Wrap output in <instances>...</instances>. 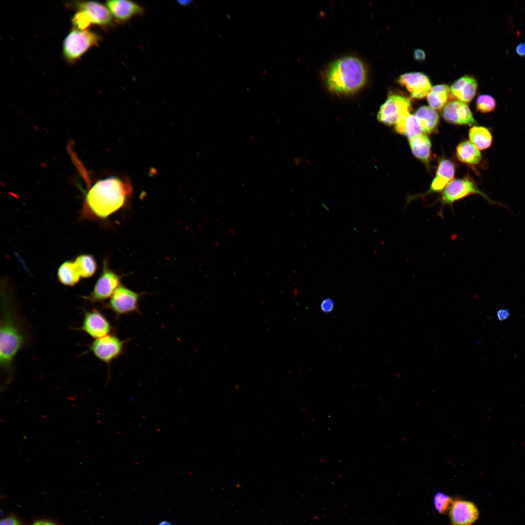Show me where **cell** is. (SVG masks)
<instances>
[{
	"mask_svg": "<svg viewBox=\"0 0 525 525\" xmlns=\"http://www.w3.org/2000/svg\"><path fill=\"white\" fill-rule=\"evenodd\" d=\"M125 343L115 335L109 334L95 339L89 349L96 358L109 365L123 353Z\"/></svg>",
	"mask_w": 525,
	"mask_h": 525,
	"instance_id": "obj_7",
	"label": "cell"
},
{
	"mask_svg": "<svg viewBox=\"0 0 525 525\" xmlns=\"http://www.w3.org/2000/svg\"><path fill=\"white\" fill-rule=\"evenodd\" d=\"M415 115L422 132L431 134L436 131L438 125L439 117L434 109L430 106H422L418 108Z\"/></svg>",
	"mask_w": 525,
	"mask_h": 525,
	"instance_id": "obj_18",
	"label": "cell"
},
{
	"mask_svg": "<svg viewBox=\"0 0 525 525\" xmlns=\"http://www.w3.org/2000/svg\"><path fill=\"white\" fill-rule=\"evenodd\" d=\"M81 330L96 339L110 334L112 326L104 314L92 309L85 313Z\"/></svg>",
	"mask_w": 525,
	"mask_h": 525,
	"instance_id": "obj_11",
	"label": "cell"
},
{
	"mask_svg": "<svg viewBox=\"0 0 525 525\" xmlns=\"http://www.w3.org/2000/svg\"><path fill=\"white\" fill-rule=\"evenodd\" d=\"M395 131L410 139L421 133V130L415 115L408 113L402 117L395 125Z\"/></svg>",
	"mask_w": 525,
	"mask_h": 525,
	"instance_id": "obj_23",
	"label": "cell"
},
{
	"mask_svg": "<svg viewBox=\"0 0 525 525\" xmlns=\"http://www.w3.org/2000/svg\"><path fill=\"white\" fill-rule=\"evenodd\" d=\"M397 82L406 88L411 97L417 99L427 97L432 88L428 77L420 72H411L401 75Z\"/></svg>",
	"mask_w": 525,
	"mask_h": 525,
	"instance_id": "obj_10",
	"label": "cell"
},
{
	"mask_svg": "<svg viewBox=\"0 0 525 525\" xmlns=\"http://www.w3.org/2000/svg\"><path fill=\"white\" fill-rule=\"evenodd\" d=\"M111 14L118 20L124 22L136 15L143 13V9L137 3L130 0H111L106 2Z\"/></svg>",
	"mask_w": 525,
	"mask_h": 525,
	"instance_id": "obj_16",
	"label": "cell"
},
{
	"mask_svg": "<svg viewBox=\"0 0 525 525\" xmlns=\"http://www.w3.org/2000/svg\"><path fill=\"white\" fill-rule=\"evenodd\" d=\"M479 194L491 204H500L490 198L487 194L480 190L476 184L468 178H456L451 180L445 187L438 199L441 204L438 215L443 217V209L445 205L452 208L454 203L472 194Z\"/></svg>",
	"mask_w": 525,
	"mask_h": 525,
	"instance_id": "obj_4",
	"label": "cell"
},
{
	"mask_svg": "<svg viewBox=\"0 0 525 525\" xmlns=\"http://www.w3.org/2000/svg\"><path fill=\"white\" fill-rule=\"evenodd\" d=\"M74 262L81 277L88 278L92 277L97 269V263L94 257L89 254L78 256Z\"/></svg>",
	"mask_w": 525,
	"mask_h": 525,
	"instance_id": "obj_25",
	"label": "cell"
},
{
	"mask_svg": "<svg viewBox=\"0 0 525 525\" xmlns=\"http://www.w3.org/2000/svg\"><path fill=\"white\" fill-rule=\"evenodd\" d=\"M469 137L470 141L479 150L489 148L492 141V137L490 130L483 126H473L469 130Z\"/></svg>",
	"mask_w": 525,
	"mask_h": 525,
	"instance_id": "obj_24",
	"label": "cell"
},
{
	"mask_svg": "<svg viewBox=\"0 0 525 525\" xmlns=\"http://www.w3.org/2000/svg\"><path fill=\"white\" fill-rule=\"evenodd\" d=\"M132 193L130 183L116 176L101 179L89 186L83 210L94 217L105 219L123 207Z\"/></svg>",
	"mask_w": 525,
	"mask_h": 525,
	"instance_id": "obj_1",
	"label": "cell"
},
{
	"mask_svg": "<svg viewBox=\"0 0 525 525\" xmlns=\"http://www.w3.org/2000/svg\"><path fill=\"white\" fill-rule=\"evenodd\" d=\"M478 87L476 80L472 76L464 75L452 85L450 89L453 96L465 104L474 97Z\"/></svg>",
	"mask_w": 525,
	"mask_h": 525,
	"instance_id": "obj_17",
	"label": "cell"
},
{
	"mask_svg": "<svg viewBox=\"0 0 525 525\" xmlns=\"http://www.w3.org/2000/svg\"><path fill=\"white\" fill-rule=\"evenodd\" d=\"M456 155L461 162L470 165L477 164L482 159V155L479 150L468 140L464 141L458 145L456 149Z\"/></svg>",
	"mask_w": 525,
	"mask_h": 525,
	"instance_id": "obj_21",
	"label": "cell"
},
{
	"mask_svg": "<svg viewBox=\"0 0 525 525\" xmlns=\"http://www.w3.org/2000/svg\"><path fill=\"white\" fill-rule=\"evenodd\" d=\"M455 173V166L451 161L447 159L441 160L439 162L435 177L428 191L423 194L411 196L408 199V202L418 197L442 191L453 180Z\"/></svg>",
	"mask_w": 525,
	"mask_h": 525,
	"instance_id": "obj_15",
	"label": "cell"
},
{
	"mask_svg": "<svg viewBox=\"0 0 525 525\" xmlns=\"http://www.w3.org/2000/svg\"><path fill=\"white\" fill-rule=\"evenodd\" d=\"M121 276L108 268L105 262L102 272L92 291L86 298L92 302H101L112 297L121 285Z\"/></svg>",
	"mask_w": 525,
	"mask_h": 525,
	"instance_id": "obj_9",
	"label": "cell"
},
{
	"mask_svg": "<svg viewBox=\"0 0 525 525\" xmlns=\"http://www.w3.org/2000/svg\"><path fill=\"white\" fill-rule=\"evenodd\" d=\"M334 307V301L330 298L324 299L320 304L321 311L326 314L332 312L333 310Z\"/></svg>",
	"mask_w": 525,
	"mask_h": 525,
	"instance_id": "obj_28",
	"label": "cell"
},
{
	"mask_svg": "<svg viewBox=\"0 0 525 525\" xmlns=\"http://www.w3.org/2000/svg\"><path fill=\"white\" fill-rule=\"evenodd\" d=\"M158 525H172V524L169 521H163L161 522Z\"/></svg>",
	"mask_w": 525,
	"mask_h": 525,
	"instance_id": "obj_34",
	"label": "cell"
},
{
	"mask_svg": "<svg viewBox=\"0 0 525 525\" xmlns=\"http://www.w3.org/2000/svg\"><path fill=\"white\" fill-rule=\"evenodd\" d=\"M442 116L453 124L471 126L476 123L468 105L460 101L448 102L444 107Z\"/></svg>",
	"mask_w": 525,
	"mask_h": 525,
	"instance_id": "obj_13",
	"label": "cell"
},
{
	"mask_svg": "<svg viewBox=\"0 0 525 525\" xmlns=\"http://www.w3.org/2000/svg\"><path fill=\"white\" fill-rule=\"evenodd\" d=\"M27 342V335L15 309L5 300L1 307L0 366L6 376L4 387L10 382L13 363Z\"/></svg>",
	"mask_w": 525,
	"mask_h": 525,
	"instance_id": "obj_2",
	"label": "cell"
},
{
	"mask_svg": "<svg viewBox=\"0 0 525 525\" xmlns=\"http://www.w3.org/2000/svg\"><path fill=\"white\" fill-rule=\"evenodd\" d=\"M449 515L452 525H472L477 520L479 511L472 502L456 499L453 501Z\"/></svg>",
	"mask_w": 525,
	"mask_h": 525,
	"instance_id": "obj_12",
	"label": "cell"
},
{
	"mask_svg": "<svg viewBox=\"0 0 525 525\" xmlns=\"http://www.w3.org/2000/svg\"><path fill=\"white\" fill-rule=\"evenodd\" d=\"M476 110L482 113L493 111L496 106V102L493 97L488 94L479 96L476 100Z\"/></svg>",
	"mask_w": 525,
	"mask_h": 525,
	"instance_id": "obj_26",
	"label": "cell"
},
{
	"mask_svg": "<svg viewBox=\"0 0 525 525\" xmlns=\"http://www.w3.org/2000/svg\"><path fill=\"white\" fill-rule=\"evenodd\" d=\"M453 94L450 88L445 84L438 85L433 87L427 96V101L430 107L434 109L440 110L452 98Z\"/></svg>",
	"mask_w": 525,
	"mask_h": 525,
	"instance_id": "obj_20",
	"label": "cell"
},
{
	"mask_svg": "<svg viewBox=\"0 0 525 525\" xmlns=\"http://www.w3.org/2000/svg\"><path fill=\"white\" fill-rule=\"evenodd\" d=\"M414 58L417 61H424L426 58L424 51L420 49L415 50L413 52Z\"/></svg>",
	"mask_w": 525,
	"mask_h": 525,
	"instance_id": "obj_29",
	"label": "cell"
},
{
	"mask_svg": "<svg viewBox=\"0 0 525 525\" xmlns=\"http://www.w3.org/2000/svg\"><path fill=\"white\" fill-rule=\"evenodd\" d=\"M516 52L520 56H525V43H520L516 47Z\"/></svg>",
	"mask_w": 525,
	"mask_h": 525,
	"instance_id": "obj_32",
	"label": "cell"
},
{
	"mask_svg": "<svg viewBox=\"0 0 525 525\" xmlns=\"http://www.w3.org/2000/svg\"><path fill=\"white\" fill-rule=\"evenodd\" d=\"M57 277L61 283L69 286L76 285L81 277L75 262L70 261L65 262L60 266Z\"/></svg>",
	"mask_w": 525,
	"mask_h": 525,
	"instance_id": "obj_22",
	"label": "cell"
},
{
	"mask_svg": "<svg viewBox=\"0 0 525 525\" xmlns=\"http://www.w3.org/2000/svg\"><path fill=\"white\" fill-rule=\"evenodd\" d=\"M0 525H20L19 521L15 517H7L2 519Z\"/></svg>",
	"mask_w": 525,
	"mask_h": 525,
	"instance_id": "obj_30",
	"label": "cell"
},
{
	"mask_svg": "<svg viewBox=\"0 0 525 525\" xmlns=\"http://www.w3.org/2000/svg\"><path fill=\"white\" fill-rule=\"evenodd\" d=\"M411 108V104L408 98L398 94H390L380 106L377 119L385 124L395 125L402 117L410 113Z\"/></svg>",
	"mask_w": 525,
	"mask_h": 525,
	"instance_id": "obj_6",
	"label": "cell"
},
{
	"mask_svg": "<svg viewBox=\"0 0 525 525\" xmlns=\"http://www.w3.org/2000/svg\"><path fill=\"white\" fill-rule=\"evenodd\" d=\"M78 11L83 12L91 23L102 26L113 23L112 15L107 7L96 1H80L76 3Z\"/></svg>",
	"mask_w": 525,
	"mask_h": 525,
	"instance_id": "obj_14",
	"label": "cell"
},
{
	"mask_svg": "<svg viewBox=\"0 0 525 525\" xmlns=\"http://www.w3.org/2000/svg\"><path fill=\"white\" fill-rule=\"evenodd\" d=\"M100 36L88 30L74 29L63 42V52L65 58L73 61L80 58L90 48L97 45Z\"/></svg>",
	"mask_w": 525,
	"mask_h": 525,
	"instance_id": "obj_5",
	"label": "cell"
},
{
	"mask_svg": "<svg viewBox=\"0 0 525 525\" xmlns=\"http://www.w3.org/2000/svg\"><path fill=\"white\" fill-rule=\"evenodd\" d=\"M433 502L436 509L440 514H445L449 511L453 500L448 495L438 492L435 494Z\"/></svg>",
	"mask_w": 525,
	"mask_h": 525,
	"instance_id": "obj_27",
	"label": "cell"
},
{
	"mask_svg": "<svg viewBox=\"0 0 525 525\" xmlns=\"http://www.w3.org/2000/svg\"><path fill=\"white\" fill-rule=\"evenodd\" d=\"M141 293L120 285L110 298L107 307L116 315H122L139 311Z\"/></svg>",
	"mask_w": 525,
	"mask_h": 525,
	"instance_id": "obj_8",
	"label": "cell"
},
{
	"mask_svg": "<svg viewBox=\"0 0 525 525\" xmlns=\"http://www.w3.org/2000/svg\"><path fill=\"white\" fill-rule=\"evenodd\" d=\"M367 73L362 62L353 56L337 59L329 66L325 75L328 88L337 94L353 93L365 84Z\"/></svg>",
	"mask_w": 525,
	"mask_h": 525,
	"instance_id": "obj_3",
	"label": "cell"
},
{
	"mask_svg": "<svg viewBox=\"0 0 525 525\" xmlns=\"http://www.w3.org/2000/svg\"><path fill=\"white\" fill-rule=\"evenodd\" d=\"M32 525H56L54 523L45 520H39L35 522Z\"/></svg>",
	"mask_w": 525,
	"mask_h": 525,
	"instance_id": "obj_33",
	"label": "cell"
},
{
	"mask_svg": "<svg viewBox=\"0 0 525 525\" xmlns=\"http://www.w3.org/2000/svg\"><path fill=\"white\" fill-rule=\"evenodd\" d=\"M409 145L413 155L425 164H428L431 152V142L424 134H419L409 139Z\"/></svg>",
	"mask_w": 525,
	"mask_h": 525,
	"instance_id": "obj_19",
	"label": "cell"
},
{
	"mask_svg": "<svg viewBox=\"0 0 525 525\" xmlns=\"http://www.w3.org/2000/svg\"><path fill=\"white\" fill-rule=\"evenodd\" d=\"M510 315L509 311L508 309H501L497 312V316L500 321H504L508 318Z\"/></svg>",
	"mask_w": 525,
	"mask_h": 525,
	"instance_id": "obj_31",
	"label": "cell"
}]
</instances>
